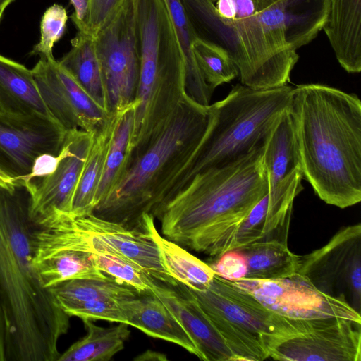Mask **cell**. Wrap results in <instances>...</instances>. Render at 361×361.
<instances>
[{"instance_id": "cell-25", "label": "cell", "mask_w": 361, "mask_h": 361, "mask_svg": "<svg viewBox=\"0 0 361 361\" xmlns=\"http://www.w3.org/2000/svg\"><path fill=\"white\" fill-rule=\"evenodd\" d=\"M235 250L243 255L247 263L245 279L274 280L297 274L300 256L292 252L286 243L267 240L250 243Z\"/></svg>"}, {"instance_id": "cell-28", "label": "cell", "mask_w": 361, "mask_h": 361, "mask_svg": "<svg viewBox=\"0 0 361 361\" xmlns=\"http://www.w3.org/2000/svg\"><path fill=\"white\" fill-rule=\"evenodd\" d=\"M137 106L136 100L132 105L120 111L96 193V207L117 185L129 166L132 152L131 135Z\"/></svg>"}, {"instance_id": "cell-32", "label": "cell", "mask_w": 361, "mask_h": 361, "mask_svg": "<svg viewBox=\"0 0 361 361\" xmlns=\"http://www.w3.org/2000/svg\"><path fill=\"white\" fill-rule=\"evenodd\" d=\"M192 51L204 80L212 90L238 75L236 66L220 47L198 37L192 45Z\"/></svg>"}, {"instance_id": "cell-27", "label": "cell", "mask_w": 361, "mask_h": 361, "mask_svg": "<svg viewBox=\"0 0 361 361\" xmlns=\"http://www.w3.org/2000/svg\"><path fill=\"white\" fill-rule=\"evenodd\" d=\"M82 320L86 335L60 354L57 361H109L123 349L130 334L127 324L102 327L91 319Z\"/></svg>"}, {"instance_id": "cell-14", "label": "cell", "mask_w": 361, "mask_h": 361, "mask_svg": "<svg viewBox=\"0 0 361 361\" xmlns=\"http://www.w3.org/2000/svg\"><path fill=\"white\" fill-rule=\"evenodd\" d=\"M66 133L54 119L45 116L0 111V169L23 185L38 157L60 153Z\"/></svg>"}, {"instance_id": "cell-6", "label": "cell", "mask_w": 361, "mask_h": 361, "mask_svg": "<svg viewBox=\"0 0 361 361\" xmlns=\"http://www.w3.org/2000/svg\"><path fill=\"white\" fill-rule=\"evenodd\" d=\"M181 1L199 37L228 53L242 85L263 90L290 82L299 56L286 39V0L258 15L234 22L216 17L204 0Z\"/></svg>"}, {"instance_id": "cell-36", "label": "cell", "mask_w": 361, "mask_h": 361, "mask_svg": "<svg viewBox=\"0 0 361 361\" xmlns=\"http://www.w3.org/2000/svg\"><path fill=\"white\" fill-rule=\"evenodd\" d=\"M117 300L98 299L65 304L60 307L68 316L77 317L81 319H102L111 322L127 324Z\"/></svg>"}, {"instance_id": "cell-44", "label": "cell", "mask_w": 361, "mask_h": 361, "mask_svg": "<svg viewBox=\"0 0 361 361\" xmlns=\"http://www.w3.org/2000/svg\"><path fill=\"white\" fill-rule=\"evenodd\" d=\"M15 0H0V8H6V7Z\"/></svg>"}, {"instance_id": "cell-13", "label": "cell", "mask_w": 361, "mask_h": 361, "mask_svg": "<svg viewBox=\"0 0 361 361\" xmlns=\"http://www.w3.org/2000/svg\"><path fill=\"white\" fill-rule=\"evenodd\" d=\"M94 134L66 130L60 160L51 173L23 184L30 195V214L38 224L71 214L75 192L92 144Z\"/></svg>"}, {"instance_id": "cell-29", "label": "cell", "mask_w": 361, "mask_h": 361, "mask_svg": "<svg viewBox=\"0 0 361 361\" xmlns=\"http://www.w3.org/2000/svg\"><path fill=\"white\" fill-rule=\"evenodd\" d=\"M329 9V0H286L285 35L294 50L314 39L323 28Z\"/></svg>"}, {"instance_id": "cell-39", "label": "cell", "mask_w": 361, "mask_h": 361, "mask_svg": "<svg viewBox=\"0 0 361 361\" xmlns=\"http://www.w3.org/2000/svg\"><path fill=\"white\" fill-rule=\"evenodd\" d=\"M59 160V154H44L38 157L33 164L30 173L23 181V185L31 179L44 177L54 172Z\"/></svg>"}, {"instance_id": "cell-31", "label": "cell", "mask_w": 361, "mask_h": 361, "mask_svg": "<svg viewBox=\"0 0 361 361\" xmlns=\"http://www.w3.org/2000/svg\"><path fill=\"white\" fill-rule=\"evenodd\" d=\"M61 306L98 299H120L139 293L135 289L114 278L78 279L63 281L48 288Z\"/></svg>"}, {"instance_id": "cell-17", "label": "cell", "mask_w": 361, "mask_h": 361, "mask_svg": "<svg viewBox=\"0 0 361 361\" xmlns=\"http://www.w3.org/2000/svg\"><path fill=\"white\" fill-rule=\"evenodd\" d=\"M148 283L149 291L164 303L190 337L200 360L233 361L223 337L188 287L178 281L176 285L164 283L149 275Z\"/></svg>"}, {"instance_id": "cell-34", "label": "cell", "mask_w": 361, "mask_h": 361, "mask_svg": "<svg viewBox=\"0 0 361 361\" xmlns=\"http://www.w3.org/2000/svg\"><path fill=\"white\" fill-rule=\"evenodd\" d=\"M68 20L66 8L54 4L44 13L40 23V39L31 52V55L50 58L53 56V47L63 36Z\"/></svg>"}, {"instance_id": "cell-30", "label": "cell", "mask_w": 361, "mask_h": 361, "mask_svg": "<svg viewBox=\"0 0 361 361\" xmlns=\"http://www.w3.org/2000/svg\"><path fill=\"white\" fill-rule=\"evenodd\" d=\"M43 286L78 279H107L95 264L91 253L63 250L34 263Z\"/></svg>"}, {"instance_id": "cell-40", "label": "cell", "mask_w": 361, "mask_h": 361, "mask_svg": "<svg viewBox=\"0 0 361 361\" xmlns=\"http://www.w3.org/2000/svg\"><path fill=\"white\" fill-rule=\"evenodd\" d=\"M8 331V322L0 297V361H6Z\"/></svg>"}, {"instance_id": "cell-45", "label": "cell", "mask_w": 361, "mask_h": 361, "mask_svg": "<svg viewBox=\"0 0 361 361\" xmlns=\"http://www.w3.org/2000/svg\"><path fill=\"white\" fill-rule=\"evenodd\" d=\"M5 9L6 8H0V21H1V19L2 18V15H3L4 12V11H5Z\"/></svg>"}, {"instance_id": "cell-41", "label": "cell", "mask_w": 361, "mask_h": 361, "mask_svg": "<svg viewBox=\"0 0 361 361\" xmlns=\"http://www.w3.org/2000/svg\"><path fill=\"white\" fill-rule=\"evenodd\" d=\"M71 2L74 8V12L71 15V20L78 28V30H82L87 16L89 0H71Z\"/></svg>"}, {"instance_id": "cell-23", "label": "cell", "mask_w": 361, "mask_h": 361, "mask_svg": "<svg viewBox=\"0 0 361 361\" xmlns=\"http://www.w3.org/2000/svg\"><path fill=\"white\" fill-rule=\"evenodd\" d=\"M58 63L101 107L109 112L106 88L93 35L78 30L71 40V49Z\"/></svg>"}, {"instance_id": "cell-3", "label": "cell", "mask_w": 361, "mask_h": 361, "mask_svg": "<svg viewBox=\"0 0 361 361\" xmlns=\"http://www.w3.org/2000/svg\"><path fill=\"white\" fill-rule=\"evenodd\" d=\"M264 145L226 165L196 174L157 212L166 238L218 257L269 190Z\"/></svg>"}, {"instance_id": "cell-35", "label": "cell", "mask_w": 361, "mask_h": 361, "mask_svg": "<svg viewBox=\"0 0 361 361\" xmlns=\"http://www.w3.org/2000/svg\"><path fill=\"white\" fill-rule=\"evenodd\" d=\"M219 18L234 22L251 18L274 6L281 0H204Z\"/></svg>"}, {"instance_id": "cell-11", "label": "cell", "mask_w": 361, "mask_h": 361, "mask_svg": "<svg viewBox=\"0 0 361 361\" xmlns=\"http://www.w3.org/2000/svg\"><path fill=\"white\" fill-rule=\"evenodd\" d=\"M269 357L281 361H360L361 322L339 317L302 319L294 332L265 335Z\"/></svg>"}, {"instance_id": "cell-20", "label": "cell", "mask_w": 361, "mask_h": 361, "mask_svg": "<svg viewBox=\"0 0 361 361\" xmlns=\"http://www.w3.org/2000/svg\"><path fill=\"white\" fill-rule=\"evenodd\" d=\"M0 110L15 114H40L53 118L37 89L31 69L1 54Z\"/></svg>"}, {"instance_id": "cell-1", "label": "cell", "mask_w": 361, "mask_h": 361, "mask_svg": "<svg viewBox=\"0 0 361 361\" xmlns=\"http://www.w3.org/2000/svg\"><path fill=\"white\" fill-rule=\"evenodd\" d=\"M37 224L23 185L0 186V297L8 322L6 361H57L68 316L34 265Z\"/></svg>"}, {"instance_id": "cell-37", "label": "cell", "mask_w": 361, "mask_h": 361, "mask_svg": "<svg viewBox=\"0 0 361 361\" xmlns=\"http://www.w3.org/2000/svg\"><path fill=\"white\" fill-rule=\"evenodd\" d=\"M124 0H89L83 31L94 37L116 13Z\"/></svg>"}, {"instance_id": "cell-8", "label": "cell", "mask_w": 361, "mask_h": 361, "mask_svg": "<svg viewBox=\"0 0 361 361\" xmlns=\"http://www.w3.org/2000/svg\"><path fill=\"white\" fill-rule=\"evenodd\" d=\"M190 290L223 337L233 361L269 358L263 336L282 335L295 327L297 319L279 315L246 290L216 274L207 289Z\"/></svg>"}, {"instance_id": "cell-38", "label": "cell", "mask_w": 361, "mask_h": 361, "mask_svg": "<svg viewBox=\"0 0 361 361\" xmlns=\"http://www.w3.org/2000/svg\"><path fill=\"white\" fill-rule=\"evenodd\" d=\"M215 257L214 262L208 264L215 274L231 281L245 278L247 263L239 252L233 250Z\"/></svg>"}, {"instance_id": "cell-43", "label": "cell", "mask_w": 361, "mask_h": 361, "mask_svg": "<svg viewBox=\"0 0 361 361\" xmlns=\"http://www.w3.org/2000/svg\"><path fill=\"white\" fill-rule=\"evenodd\" d=\"M16 180L6 174L1 169H0V186L6 188L9 190H13L16 187L20 186Z\"/></svg>"}, {"instance_id": "cell-46", "label": "cell", "mask_w": 361, "mask_h": 361, "mask_svg": "<svg viewBox=\"0 0 361 361\" xmlns=\"http://www.w3.org/2000/svg\"><path fill=\"white\" fill-rule=\"evenodd\" d=\"M1 111V110H0Z\"/></svg>"}, {"instance_id": "cell-12", "label": "cell", "mask_w": 361, "mask_h": 361, "mask_svg": "<svg viewBox=\"0 0 361 361\" xmlns=\"http://www.w3.org/2000/svg\"><path fill=\"white\" fill-rule=\"evenodd\" d=\"M297 274L360 313L361 224L342 227L325 245L300 256Z\"/></svg>"}, {"instance_id": "cell-10", "label": "cell", "mask_w": 361, "mask_h": 361, "mask_svg": "<svg viewBox=\"0 0 361 361\" xmlns=\"http://www.w3.org/2000/svg\"><path fill=\"white\" fill-rule=\"evenodd\" d=\"M108 99L115 113L136 102L140 73L136 0H124L94 36Z\"/></svg>"}, {"instance_id": "cell-5", "label": "cell", "mask_w": 361, "mask_h": 361, "mask_svg": "<svg viewBox=\"0 0 361 361\" xmlns=\"http://www.w3.org/2000/svg\"><path fill=\"white\" fill-rule=\"evenodd\" d=\"M140 73L131 157L143 152L186 95L184 56L164 0H136Z\"/></svg>"}, {"instance_id": "cell-33", "label": "cell", "mask_w": 361, "mask_h": 361, "mask_svg": "<svg viewBox=\"0 0 361 361\" xmlns=\"http://www.w3.org/2000/svg\"><path fill=\"white\" fill-rule=\"evenodd\" d=\"M97 267L106 274L139 293L149 290L148 274L127 259L109 253H91Z\"/></svg>"}, {"instance_id": "cell-18", "label": "cell", "mask_w": 361, "mask_h": 361, "mask_svg": "<svg viewBox=\"0 0 361 361\" xmlns=\"http://www.w3.org/2000/svg\"><path fill=\"white\" fill-rule=\"evenodd\" d=\"M128 326L175 343L200 359L190 337L164 303L149 290L117 300Z\"/></svg>"}, {"instance_id": "cell-19", "label": "cell", "mask_w": 361, "mask_h": 361, "mask_svg": "<svg viewBox=\"0 0 361 361\" xmlns=\"http://www.w3.org/2000/svg\"><path fill=\"white\" fill-rule=\"evenodd\" d=\"M337 61L348 73L361 71V0H329L322 28Z\"/></svg>"}, {"instance_id": "cell-4", "label": "cell", "mask_w": 361, "mask_h": 361, "mask_svg": "<svg viewBox=\"0 0 361 361\" xmlns=\"http://www.w3.org/2000/svg\"><path fill=\"white\" fill-rule=\"evenodd\" d=\"M212 104L187 94L147 148L130 159L117 185L93 214L129 229H142V217L154 216L197 155L212 125Z\"/></svg>"}, {"instance_id": "cell-9", "label": "cell", "mask_w": 361, "mask_h": 361, "mask_svg": "<svg viewBox=\"0 0 361 361\" xmlns=\"http://www.w3.org/2000/svg\"><path fill=\"white\" fill-rule=\"evenodd\" d=\"M52 233L59 250L116 255L160 281L176 284L163 267L157 244L144 229H129L90 213L60 218Z\"/></svg>"}, {"instance_id": "cell-24", "label": "cell", "mask_w": 361, "mask_h": 361, "mask_svg": "<svg viewBox=\"0 0 361 361\" xmlns=\"http://www.w3.org/2000/svg\"><path fill=\"white\" fill-rule=\"evenodd\" d=\"M120 111L112 113L105 126L94 133L92 144L75 192L71 215L90 214L96 207V193Z\"/></svg>"}, {"instance_id": "cell-21", "label": "cell", "mask_w": 361, "mask_h": 361, "mask_svg": "<svg viewBox=\"0 0 361 361\" xmlns=\"http://www.w3.org/2000/svg\"><path fill=\"white\" fill-rule=\"evenodd\" d=\"M142 229L145 230L157 244L161 262L169 276L192 290L207 288L215 275L208 264L190 254L183 246L162 237L154 225L153 215L143 216Z\"/></svg>"}, {"instance_id": "cell-26", "label": "cell", "mask_w": 361, "mask_h": 361, "mask_svg": "<svg viewBox=\"0 0 361 361\" xmlns=\"http://www.w3.org/2000/svg\"><path fill=\"white\" fill-rule=\"evenodd\" d=\"M184 56L187 96L203 106L210 104L214 92L204 80L194 59L192 45L199 37L181 0H164Z\"/></svg>"}, {"instance_id": "cell-22", "label": "cell", "mask_w": 361, "mask_h": 361, "mask_svg": "<svg viewBox=\"0 0 361 361\" xmlns=\"http://www.w3.org/2000/svg\"><path fill=\"white\" fill-rule=\"evenodd\" d=\"M263 161L268 178V192L294 173L302 171L289 106L280 116L264 144Z\"/></svg>"}, {"instance_id": "cell-42", "label": "cell", "mask_w": 361, "mask_h": 361, "mask_svg": "<svg viewBox=\"0 0 361 361\" xmlns=\"http://www.w3.org/2000/svg\"><path fill=\"white\" fill-rule=\"evenodd\" d=\"M167 355L155 350H147L133 358L135 361H166Z\"/></svg>"}, {"instance_id": "cell-15", "label": "cell", "mask_w": 361, "mask_h": 361, "mask_svg": "<svg viewBox=\"0 0 361 361\" xmlns=\"http://www.w3.org/2000/svg\"><path fill=\"white\" fill-rule=\"evenodd\" d=\"M234 283L280 316L294 319L339 317L361 322V314L343 300L324 294L304 276L280 279H241Z\"/></svg>"}, {"instance_id": "cell-2", "label": "cell", "mask_w": 361, "mask_h": 361, "mask_svg": "<svg viewBox=\"0 0 361 361\" xmlns=\"http://www.w3.org/2000/svg\"><path fill=\"white\" fill-rule=\"evenodd\" d=\"M289 110L303 178L325 203L345 209L361 200V102L321 84L293 88Z\"/></svg>"}, {"instance_id": "cell-16", "label": "cell", "mask_w": 361, "mask_h": 361, "mask_svg": "<svg viewBox=\"0 0 361 361\" xmlns=\"http://www.w3.org/2000/svg\"><path fill=\"white\" fill-rule=\"evenodd\" d=\"M53 118L65 130L95 133L111 114L101 107L54 57H40L31 69Z\"/></svg>"}, {"instance_id": "cell-7", "label": "cell", "mask_w": 361, "mask_h": 361, "mask_svg": "<svg viewBox=\"0 0 361 361\" xmlns=\"http://www.w3.org/2000/svg\"><path fill=\"white\" fill-rule=\"evenodd\" d=\"M293 88L286 85L256 90L237 84L224 99L212 104L214 116L206 137L164 204L196 174L230 164L263 146L289 106Z\"/></svg>"}]
</instances>
